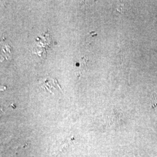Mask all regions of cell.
I'll return each mask as SVG.
<instances>
[{"label": "cell", "mask_w": 157, "mask_h": 157, "mask_svg": "<svg viewBox=\"0 0 157 157\" xmlns=\"http://www.w3.org/2000/svg\"><path fill=\"white\" fill-rule=\"evenodd\" d=\"M152 108L154 109V110L155 111V112L157 113V103H155L153 105H152Z\"/></svg>", "instance_id": "cell-1"}]
</instances>
